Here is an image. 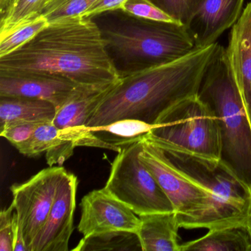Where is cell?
Here are the masks:
<instances>
[{"instance_id":"obj_1","label":"cell","mask_w":251,"mask_h":251,"mask_svg":"<svg viewBox=\"0 0 251 251\" xmlns=\"http://www.w3.org/2000/svg\"><path fill=\"white\" fill-rule=\"evenodd\" d=\"M51 76L95 91L114 86L120 75L92 17L50 22L33 39L0 58V77Z\"/></svg>"},{"instance_id":"obj_2","label":"cell","mask_w":251,"mask_h":251,"mask_svg":"<svg viewBox=\"0 0 251 251\" xmlns=\"http://www.w3.org/2000/svg\"><path fill=\"white\" fill-rule=\"evenodd\" d=\"M217 46L215 43L175 62L120 77L92 113L86 127L96 128L125 119L156 126L172 107L198 95Z\"/></svg>"},{"instance_id":"obj_3","label":"cell","mask_w":251,"mask_h":251,"mask_svg":"<svg viewBox=\"0 0 251 251\" xmlns=\"http://www.w3.org/2000/svg\"><path fill=\"white\" fill-rule=\"evenodd\" d=\"M120 77L178 61L196 51L187 27L134 17L121 9L92 17Z\"/></svg>"},{"instance_id":"obj_4","label":"cell","mask_w":251,"mask_h":251,"mask_svg":"<svg viewBox=\"0 0 251 251\" xmlns=\"http://www.w3.org/2000/svg\"><path fill=\"white\" fill-rule=\"evenodd\" d=\"M198 97L217 118L220 161L251 190V121L230 67L217 44L202 76Z\"/></svg>"},{"instance_id":"obj_5","label":"cell","mask_w":251,"mask_h":251,"mask_svg":"<svg viewBox=\"0 0 251 251\" xmlns=\"http://www.w3.org/2000/svg\"><path fill=\"white\" fill-rule=\"evenodd\" d=\"M162 150L180 173L206 192L209 208L196 228L246 229L251 224V190L220 160Z\"/></svg>"},{"instance_id":"obj_6","label":"cell","mask_w":251,"mask_h":251,"mask_svg":"<svg viewBox=\"0 0 251 251\" xmlns=\"http://www.w3.org/2000/svg\"><path fill=\"white\" fill-rule=\"evenodd\" d=\"M144 139L161 149L220 160L221 147L217 118L198 95L164 113Z\"/></svg>"},{"instance_id":"obj_7","label":"cell","mask_w":251,"mask_h":251,"mask_svg":"<svg viewBox=\"0 0 251 251\" xmlns=\"http://www.w3.org/2000/svg\"><path fill=\"white\" fill-rule=\"evenodd\" d=\"M142 150V140L122 148L111 164L103 189L138 216L175 211L171 201L141 160Z\"/></svg>"},{"instance_id":"obj_8","label":"cell","mask_w":251,"mask_h":251,"mask_svg":"<svg viewBox=\"0 0 251 251\" xmlns=\"http://www.w3.org/2000/svg\"><path fill=\"white\" fill-rule=\"evenodd\" d=\"M140 158L173 203L180 227L196 228L209 208L206 192L180 173L161 148L145 139Z\"/></svg>"},{"instance_id":"obj_9","label":"cell","mask_w":251,"mask_h":251,"mask_svg":"<svg viewBox=\"0 0 251 251\" xmlns=\"http://www.w3.org/2000/svg\"><path fill=\"white\" fill-rule=\"evenodd\" d=\"M61 166L50 167L23 183L11 186L17 226L16 239H23L30 251L45 226L55 201L58 185L66 173Z\"/></svg>"},{"instance_id":"obj_10","label":"cell","mask_w":251,"mask_h":251,"mask_svg":"<svg viewBox=\"0 0 251 251\" xmlns=\"http://www.w3.org/2000/svg\"><path fill=\"white\" fill-rule=\"evenodd\" d=\"M80 206L81 215L77 228L83 236L117 230L139 231V216L104 189L85 195Z\"/></svg>"},{"instance_id":"obj_11","label":"cell","mask_w":251,"mask_h":251,"mask_svg":"<svg viewBox=\"0 0 251 251\" xmlns=\"http://www.w3.org/2000/svg\"><path fill=\"white\" fill-rule=\"evenodd\" d=\"M77 184L75 175L66 171L58 185L48 220L30 251H69V242L74 229Z\"/></svg>"},{"instance_id":"obj_12","label":"cell","mask_w":251,"mask_h":251,"mask_svg":"<svg viewBox=\"0 0 251 251\" xmlns=\"http://www.w3.org/2000/svg\"><path fill=\"white\" fill-rule=\"evenodd\" d=\"M112 86L79 97L57 110L52 123L59 130L60 138L71 156L77 147L102 148L119 152L115 147L95 136L91 129L86 127L89 117Z\"/></svg>"},{"instance_id":"obj_13","label":"cell","mask_w":251,"mask_h":251,"mask_svg":"<svg viewBox=\"0 0 251 251\" xmlns=\"http://www.w3.org/2000/svg\"><path fill=\"white\" fill-rule=\"evenodd\" d=\"M95 92L100 91L82 87L61 77H0V97L42 100L53 104L57 110L79 97Z\"/></svg>"},{"instance_id":"obj_14","label":"cell","mask_w":251,"mask_h":251,"mask_svg":"<svg viewBox=\"0 0 251 251\" xmlns=\"http://www.w3.org/2000/svg\"><path fill=\"white\" fill-rule=\"evenodd\" d=\"M245 0H205L187 26L197 49L216 43L241 16Z\"/></svg>"},{"instance_id":"obj_15","label":"cell","mask_w":251,"mask_h":251,"mask_svg":"<svg viewBox=\"0 0 251 251\" xmlns=\"http://www.w3.org/2000/svg\"><path fill=\"white\" fill-rule=\"evenodd\" d=\"M226 51L251 121V2L232 27Z\"/></svg>"},{"instance_id":"obj_16","label":"cell","mask_w":251,"mask_h":251,"mask_svg":"<svg viewBox=\"0 0 251 251\" xmlns=\"http://www.w3.org/2000/svg\"><path fill=\"white\" fill-rule=\"evenodd\" d=\"M137 232L142 251H180L178 243V217L173 212L153 213L139 216Z\"/></svg>"},{"instance_id":"obj_17","label":"cell","mask_w":251,"mask_h":251,"mask_svg":"<svg viewBox=\"0 0 251 251\" xmlns=\"http://www.w3.org/2000/svg\"><path fill=\"white\" fill-rule=\"evenodd\" d=\"M56 111L55 105L48 101L0 97V131L22 123H52Z\"/></svg>"},{"instance_id":"obj_18","label":"cell","mask_w":251,"mask_h":251,"mask_svg":"<svg viewBox=\"0 0 251 251\" xmlns=\"http://www.w3.org/2000/svg\"><path fill=\"white\" fill-rule=\"evenodd\" d=\"M251 251V240L242 227L210 229L202 237L180 245V251Z\"/></svg>"},{"instance_id":"obj_19","label":"cell","mask_w":251,"mask_h":251,"mask_svg":"<svg viewBox=\"0 0 251 251\" xmlns=\"http://www.w3.org/2000/svg\"><path fill=\"white\" fill-rule=\"evenodd\" d=\"M52 0H0V39L42 17Z\"/></svg>"},{"instance_id":"obj_20","label":"cell","mask_w":251,"mask_h":251,"mask_svg":"<svg viewBox=\"0 0 251 251\" xmlns=\"http://www.w3.org/2000/svg\"><path fill=\"white\" fill-rule=\"evenodd\" d=\"M152 127L141 120L125 119L91 130L95 136L115 147L120 152L124 147L142 140Z\"/></svg>"},{"instance_id":"obj_21","label":"cell","mask_w":251,"mask_h":251,"mask_svg":"<svg viewBox=\"0 0 251 251\" xmlns=\"http://www.w3.org/2000/svg\"><path fill=\"white\" fill-rule=\"evenodd\" d=\"M141 250L137 233L117 230L83 236L73 251H135Z\"/></svg>"},{"instance_id":"obj_22","label":"cell","mask_w":251,"mask_h":251,"mask_svg":"<svg viewBox=\"0 0 251 251\" xmlns=\"http://www.w3.org/2000/svg\"><path fill=\"white\" fill-rule=\"evenodd\" d=\"M49 24L45 17H42L29 24L22 26L5 37L0 39V58L6 56L18 50L29 41L33 39Z\"/></svg>"},{"instance_id":"obj_23","label":"cell","mask_w":251,"mask_h":251,"mask_svg":"<svg viewBox=\"0 0 251 251\" xmlns=\"http://www.w3.org/2000/svg\"><path fill=\"white\" fill-rule=\"evenodd\" d=\"M173 21L187 27L205 0H149Z\"/></svg>"},{"instance_id":"obj_24","label":"cell","mask_w":251,"mask_h":251,"mask_svg":"<svg viewBox=\"0 0 251 251\" xmlns=\"http://www.w3.org/2000/svg\"><path fill=\"white\" fill-rule=\"evenodd\" d=\"M98 0H52L42 17L49 23L54 20L84 14Z\"/></svg>"},{"instance_id":"obj_25","label":"cell","mask_w":251,"mask_h":251,"mask_svg":"<svg viewBox=\"0 0 251 251\" xmlns=\"http://www.w3.org/2000/svg\"><path fill=\"white\" fill-rule=\"evenodd\" d=\"M17 220L11 203L0 213V251H14Z\"/></svg>"},{"instance_id":"obj_26","label":"cell","mask_w":251,"mask_h":251,"mask_svg":"<svg viewBox=\"0 0 251 251\" xmlns=\"http://www.w3.org/2000/svg\"><path fill=\"white\" fill-rule=\"evenodd\" d=\"M121 10L139 18L155 21L174 22L149 0H126Z\"/></svg>"},{"instance_id":"obj_27","label":"cell","mask_w":251,"mask_h":251,"mask_svg":"<svg viewBox=\"0 0 251 251\" xmlns=\"http://www.w3.org/2000/svg\"><path fill=\"white\" fill-rule=\"evenodd\" d=\"M37 123H22L7 127L0 134L6 139L13 146L17 148L30 139L38 126Z\"/></svg>"},{"instance_id":"obj_28","label":"cell","mask_w":251,"mask_h":251,"mask_svg":"<svg viewBox=\"0 0 251 251\" xmlns=\"http://www.w3.org/2000/svg\"><path fill=\"white\" fill-rule=\"evenodd\" d=\"M126 1V0H98L81 16L92 17L98 15V14H102L105 11L122 9V7Z\"/></svg>"},{"instance_id":"obj_29","label":"cell","mask_w":251,"mask_h":251,"mask_svg":"<svg viewBox=\"0 0 251 251\" xmlns=\"http://www.w3.org/2000/svg\"><path fill=\"white\" fill-rule=\"evenodd\" d=\"M246 230L247 232H248V235H249L250 236V239H251V224L247 227Z\"/></svg>"}]
</instances>
